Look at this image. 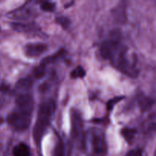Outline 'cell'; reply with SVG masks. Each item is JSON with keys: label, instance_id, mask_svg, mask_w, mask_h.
Instances as JSON below:
<instances>
[{"label": "cell", "instance_id": "cell-13", "mask_svg": "<svg viewBox=\"0 0 156 156\" xmlns=\"http://www.w3.org/2000/svg\"><path fill=\"white\" fill-rule=\"evenodd\" d=\"M63 54H64L63 50H59V51L56 52V53H54V54L51 55V56H47V57L44 58V59L41 61V62L40 63V65L43 66H44V67H47V66L53 63V62H56V60H58V59H59L61 56H62V55Z\"/></svg>", "mask_w": 156, "mask_h": 156}, {"label": "cell", "instance_id": "cell-15", "mask_svg": "<svg viewBox=\"0 0 156 156\" xmlns=\"http://www.w3.org/2000/svg\"><path fill=\"white\" fill-rule=\"evenodd\" d=\"M85 70L84 69L83 67L79 66L76 67L75 69H73V71L70 73V77L72 79H82L83 77H85Z\"/></svg>", "mask_w": 156, "mask_h": 156}, {"label": "cell", "instance_id": "cell-2", "mask_svg": "<svg viewBox=\"0 0 156 156\" xmlns=\"http://www.w3.org/2000/svg\"><path fill=\"white\" fill-rule=\"evenodd\" d=\"M56 111V103L53 99L44 101L40 105L36 123L33 129L34 143L40 146L47 129L50 126L53 116Z\"/></svg>", "mask_w": 156, "mask_h": 156}, {"label": "cell", "instance_id": "cell-12", "mask_svg": "<svg viewBox=\"0 0 156 156\" xmlns=\"http://www.w3.org/2000/svg\"><path fill=\"white\" fill-rule=\"evenodd\" d=\"M136 132L137 130L136 129L128 127H124L120 131L122 136L125 139L126 143H128L129 144H131L133 143L134 138H135L136 134Z\"/></svg>", "mask_w": 156, "mask_h": 156}, {"label": "cell", "instance_id": "cell-9", "mask_svg": "<svg viewBox=\"0 0 156 156\" xmlns=\"http://www.w3.org/2000/svg\"><path fill=\"white\" fill-rule=\"evenodd\" d=\"M155 104V101L150 97L141 94L138 98V105L141 111H146L150 109Z\"/></svg>", "mask_w": 156, "mask_h": 156}, {"label": "cell", "instance_id": "cell-19", "mask_svg": "<svg viewBox=\"0 0 156 156\" xmlns=\"http://www.w3.org/2000/svg\"><path fill=\"white\" fill-rule=\"evenodd\" d=\"M123 98V97H117L114 98L113 99H111V100L108 102V104H107V108H108V111H111V110L113 109V108L114 107V105L117 103H118V102L120 101H121Z\"/></svg>", "mask_w": 156, "mask_h": 156}, {"label": "cell", "instance_id": "cell-4", "mask_svg": "<svg viewBox=\"0 0 156 156\" xmlns=\"http://www.w3.org/2000/svg\"><path fill=\"white\" fill-rule=\"evenodd\" d=\"M34 107L16 106L8 115L7 123L15 131H24L29 127L32 120Z\"/></svg>", "mask_w": 156, "mask_h": 156}, {"label": "cell", "instance_id": "cell-10", "mask_svg": "<svg viewBox=\"0 0 156 156\" xmlns=\"http://www.w3.org/2000/svg\"><path fill=\"white\" fill-rule=\"evenodd\" d=\"M123 2L120 3L115 9H114L113 15L114 18L117 20L118 22H123L126 20V6L123 5Z\"/></svg>", "mask_w": 156, "mask_h": 156}, {"label": "cell", "instance_id": "cell-8", "mask_svg": "<svg viewBox=\"0 0 156 156\" xmlns=\"http://www.w3.org/2000/svg\"><path fill=\"white\" fill-rule=\"evenodd\" d=\"M32 85H33V79L31 77L27 76L18 81L15 85V91L16 92L31 91Z\"/></svg>", "mask_w": 156, "mask_h": 156}, {"label": "cell", "instance_id": "cell-3", "mask_svg": "<svg viewBox=\"0 0 156 156\" xmlns=\"http://www.w3.org/2000/svg\"><path fill=\"white\" fill-rule=\"evenodd\" d=\"M82 147L89 156H105L108 146L103 131L97 128L88 129L85 133Z\"/></svg>", "mask_w": 156, "mask_h": 156}, {"label": "cell", "instance_id": "cell-20", "mask_svg": "<svg viewBox=\"0 0 156 156\" xmlns=\"http://www.w3.org/2000/svg\"><path fill=\"white\" fill-rule=\"evenodd\" d=\"M125 156H143V151L140 149H134L129 151Z\"/></svg>", "mask_w": 156, "mask_h": 156}, {"label": "cell", "instance_id": "cell-16", "mask_svg": "<svg viewBox=\"0 0 156 156\" xmlns=\"http://www.w3.org/2000/svg\"><path fill=\"white\" fill-rule=\"evenodd\" d=\"M46 74V67L39 65L34 67L33 69V76L35 79H41L44 77Z\"/></svg>", "mask_w": 156, "mask_h": 156}, {"label": "cell", "instance_id": "cell-14", "mask_svg": "<svg viewBox=\"0 0 156 156\" xmlns=\"http://www.w3.org/2000/svg\"><path fill=\"white\" fill-rule=\"evenodd\" d=\"M53 156H65V146L63 142L59 140L53 149Z\"/></svg>", "mask_w": 156, "mask_h": 156}, {"label": "cell", "instance_id": "cell-1", "mask_svg": "<svg viewBox=\"0 0 156 156\" xmlns=\"http://www.w3.org/2000/svg\"><path fill=\"white\" fill-rule=\"evenodd\" d=\"M102 57L110 61L114 68L129 77L135 79L139 76L140 70L136 62L129 56L126 45L117 39L104 41L100 48Z\"/></svg>", "mask_w": 156, "mask_h": 156}, {"label": "cell", "instance_id": "cell-5", "mask_svg": "<svg viewBox=\"0 0 156 156\" xmlns=\"http://www.w3.org/2000/svg\"><path fill=\"white\" fill-rule=\"evenodd\" d=\"M71 135L73 140L82 146L84 135V123L80 113L76 110H71Z\"/></svg>", "mask_w": 156, "mask_h": 156}, {"label": "cell", "instance_id": "cell-17", "mask_svg": "<svg viewBox=\"0 0 156 156\" xmlns=\"http://www.w3.org/2000/svg\"><path fill=\"white\" fill-rule=\"evenodd\" d=\"M56 22L58 23L62 28L67 29L70 26V20L67 17L58 16L56 18Z\"/></svg>", "mask_w": 156, "mask_h": 156}, {"label": "cell", "instance_id": "cell-18", "mask_svg": "<svg viewBox=\"0 0 156 156\" xmlns=\"http://www.w3.org/2000/svg\"><path fill=\"white\" fill-rule=\"evenodd\" d=\"M41 8L45 12H53L56 9V4L50 2H44L41 5Z\"/></svg>", "mask_w": 156, "mask_h": 156}, {"label": "cell", "instance_id": "cell-7", "mask_svg": "<svg viewBox=\"0 0 156 156\" xmlns=\"http://www.w3.org/2000/svg\"><path fill=\"white\" fill-rule=\"evenodd\" d=\"M12 26L15 30L22 33H31V32L37 31L39 29L37 24L34 22H15L12 23Z\"/></svg>", "mask_w": 156, "mask_h": 156}, {"label": "cell", "instance_id": "cell-11", "mask_svg": "<svg viewBox=\"0 0 156 156\" xmlns=\"http://www.w3.org/2000/svg\"><path fill=\"white\" fill-rule=\"evenodd\" d=\"M30 148L25 143H19L13 149L14 156H30Z\"/></svg>", "mask_w": 156, "mask_h": 156}, {"label": "cell", "instance_id": "cell-21", "mask_svg": "<svg viewBox=\"0 0 156 156\" xmlns=\"http://www.w3.org/2000/svg\"><path fill=\"white\" fill-rule=\"evenodd\" d=\"M3 123H4V119H3L2 117H0V126H1L2 124H3Z\"/></svg>", "mask_w": 156, "mask_h": 156}, {"label": "cell", "instance_id": "cell-6", "mask_svg": "<svg viewBox=\"0 0 156 156\" xmlns=\"http://www.w3.org/2000/svg\"><path fill=\"white\" fill-rule=\"evenodd\" d=\"M47 50L46 44L42 43H30L26 44L24 48V53L27 57L37 58L45 53Z\"/></svg>", "mask_w": 156, "mask_h": 156}, {"label": "cell", "instance_id": "cell-22", "mask_svg": "<svg viewBox=\"0 0 156 156\" xmlns=\"http://www.w3.org/2000/svg\"><path fill=\"white\" fill-rule=\"evenodd\" d=\"M155 156H156V150H155Z\"/></svg>", "mask_w": 156, "mask_h": 156}]
</instances>
